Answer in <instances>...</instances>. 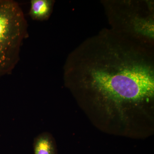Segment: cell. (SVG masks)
<instances>
[{"label":"cell","instance_id":"2","mask_svg":"<svg viewBox=\"0 0 154 154\" xmlns=\"http://www.w3.org/2000/svg\"><path fill=\"white\" fill-rule=\"evenodd\" d=\"M111 29L154 44L152 1H104L102 2Z\"/></svg>","mask_w":154,"mask_h":154},{"label":"cell","instance_id":"4","mask_svg":"<svg viewBox=\"0 0 154 154\" xmlns=\"http://www.w3.org/2000/svg\"><path fill=\"white\" fill-rule=\"evenodd\" d=\"M55 1L53 0H31L29 14L33 20L45 21L49 19Z\"/></svg>","mask_w":154,"mask_h":154},{"label":"cell","instance_id":"1","mask_svg":"<svg viewBox=\"0 0 154 154\" xmlns=\"http://www.w3.org/2000/svg\"><path fill=\"white\" fill-rule=\"evenodd\" d=\"M154 44L104 28L67 57L65 85L94 123L128 128L152 110Z\"/></svg>","mask_w":154,"mask_h":154},{"label":"cell","instance_id":"3","mask_svg":"<svg viewBox=\"0 0 154 154\" xmlns=\"http://www.w3.org/2000/svg\"><path fill=\"white\" fill-rule=\"evenodd\" d=\"M28 25L22 8L12 0H0V77L11 74L20 59Z\"/></svg>","mask_w":154,"mask_h":154},{"label":"cell","instance_id":"5","mask_svg":"<svg viewBox=\"0 0 154 154\" xmlns=\"http://www.w3.org/2000/svg\"><path fill=\"white\" fill-rule=\"evenodd\" d=\"M34 154H58L55 140L50 133L43 132L33 141Z\"/></svg>","mask_w":154,"mask_h":154}]
</instances>
